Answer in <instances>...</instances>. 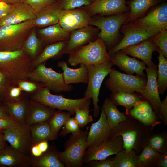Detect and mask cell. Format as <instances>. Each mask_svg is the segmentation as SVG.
<instances>
[{"label": "cell", "mask_w": 167, "mask_h": 167, "mask_svg": "<svg viewBox=\"0 0 167 167\" xmlns=\"http://www.w3.org/2000/svg\"><path fill=\"white\" fill-rule=\"evenodd\" d=\"M145 70L147 73V81L145 86L138 92L147 99L151 105L156 114L159 117V109L161 103L157 85V68L153 63Z\"/></svg>", "instance_id": "2e32d148"}, {"label": "cell", "mask_w": 167, "mask_h": 167, "mask_svg": "<svg viewBox=\"0 0 167 167\" xmlns=\"http://www.w3.org/2000/svg\"><path fill=\"white\" fill-rule=\"evenodd\" d=\"M0 118L14 120L10 115L5 104L1 101H0Z\"/></svg>", "instance_id": "db71d44e"}, {"label": "cell", "mask_w": 167, "mask_h": 167, "mask_svg": "<svg viewBox=\"0 0 167 167\" xmlns=\"http://www.w3.org/2000/svg\"><path fill=\"white\" fill-rule=\"evenodd\" d=\"M55 111L54 109L30 99L25 123L29 126L36 123L48 122Z\"/></svg>", "instance_id": "603a6c76"}, {"label": "cell", "mask_w": 167, "mask_h": 167, "mask_svg": "<svg viewBox=\"0 0 167 167\" xmlns=\"http://www.w3.org/2000/svg\"><path fill=\"white\" fill-rule=\"evenodd\" d=\"M67 41H58L46 45L36 58L32 61L31 70L48 60L61 57L63 55L62 51Z\"/></svg>", "instance_id": "83f0119b"}, {"label": "cell", "mask_w": 167, "mask_h": 167, "mask_svg": "<svg viewBox=\"0 0 167 167\" xmlns=\"http://www.w3.org/2000/svg\"><path fill=\"white\" fill-rule=\"evenodd\" d=\"M36 33L44 46L57 42L67 41L70 33L57 23L45 28L36 29Z\"/></svg>", "instance_id": "d4e9b609"}, {"label": "cell", "mask_w": 167, "mask_h": 167, "mask_svg": "<svg viewBox=\"0 0 167 167\" xmlns=\"http://www.w3.org/2000/svg\"><path fill=\"white\" fill-rule=\"evenodd\" d=\"M111 99L116 105L124 106L127 110L131 109L141 100L134 92H118L112 94Z\"/></svg>", "instance_id": "8d00e7d4"}, {"label": "cell", "mask_w": 167, "mask_h": 167, "mask_svg": "<svg viewBox=\"0 0 167 167\" xmlns=\"http://www.w3.org/2000/svg\"><path fill=\"white\" fill-rule=\"evenodd\" d=\"M92 165L95 167H114L113 161L105 160L92 161Z\"/></svg>", "instance_id": "11a10c76"}, {"label": "cell", "mask_w": 167, "mask_h": 167, "mask_svg": "<svg viewBox=\"0 0 167 167\" xmlns=\"http://www.w3.org/2000/svg\"><path fill=\"white\" fill-rule=\"evenodd\" d=\"M36 31V28L34 27L32 28L21 49L31 61L36 58L44 47L37 36Z\"/></svg>", "instance_id": "d6a6232c"}, {"label": "cell", "mask_w": 167, "mask_h": 167, "mask_svg": "<svg viewBox=\"0 0 167 167\" xmlns=\"http://www.w3.org/2000/svg\"><path fill=\"white\" fill-rule=\"evenodd\" d=\"M41 151L43 153L46 152L49 148L48 141H44L37 144Z\"/></svg>", "instance_id": "680465c9"}, {"label": "cell", "mask_w": 167, "mask_h": 167, "mask_svg": "<svg viewBox=\"0 0 167 167\" xmlns=\"http://www.w3.org/2000/svg\"><path fill=\"white\" fill-rule=\"evenodd\" d=\"M129 12L92 19L89 25L95 26L100 30L97 36L104 40L107 51L119 42L120 28L127 19Z\"/></svg>", "instance_id": "7a4b0ae2"}, {"label": "cell", "mask_w": 167, "mask_h": 167, "mask_svg": "<svg viewBox=\"0 0 167 167\" xmlns=\"http://www.w3.org/2000/svg\"><path fill=\"white\" fill-rule=\"evenodd\" d=\"M57 66L62 69L64 82L66 84L83 83L87 84L88 80L87 66L84 64H80L79 67L72 69L68 67L67 62H59Z\"/></svg>", "instance_id": "484cf974"}, {"label": "cell", "mask_w": 167, "mask_h": 167, "mask_svg": "<svg viewBox=\"0 0 167 167\" xmlns=\"http://www.w3.org/2000/svg\"><path fill=\"white\" fill-rule=\"evenodd\" d=\"M26 94L19 87L12 84L3 102L6 103L17 101L23 98Z\"/></svg>", "instance_id": "ee69618b"}, {"label": "cell", "mask_w": 167, "mask_h": 167, "mask_svg": "<svg viewBox=\"0 0 167 167\" xmlns=\"http://www.w3.org/2000/svg\"><path fill=\"white\" fill-rule=\"evenodd\" d=\"M93 0V2H94V1H95V0Z\"/></svg>", "instance_id": "6125c7cd"}, {"label": "cell", "mask_w": 167, "mask_h": 167, "mask_svg": "<svg viewBox=\"0 0 167 167\" xmlns=\"http://www.w3.org/2000/svg\"><path fill=\"white\" fill-rule=\"evenodd\" d=\"M110 56V61L113 65L118 66L120 70L127 74L136 73L138 76L146 77L144 71L146 67L142 61H139L135 58H132L121 50Z\"/></svg>", "instance_id": "d6986e66"}, {"label": "cell", "mask_w": 167, "mask_h": 167, "mask_svg": "<svg viewBox=\"0 0 167 167\" xmlns=\"http://www.w3.org/2000/svg\"><path fill=\"white\" fill-rule=\"evenodd\" d=\"M109 74V77L105 84L106 88L112 94L118 92H138L147 83L146 77L125 74L113 68H112Z\"/></svg>", "instance_id": "9c48e42d"}, {"label": "cell", "mask_w": 167, "mask_h": 167, "mask_svg": "<svg viewBox=\"0 0 167 167\" xmlns=\"http://www.w3.org/2000/svg\"><path fill=\"white\" fill-rule=\"evenodd\" d=\"M121 50L134 58L141 60L147 67H149L153 63L152 60L153 52H158L159 48L150 37L137 44L126 47Z\"/></svg>", "instance_id": "ffe728a7"}, {"label": "cell", "mask_w": 167, "mask_h": 167, "mask_svg": "<svg viewBox=\"0 0 167 167\" xmlns=\"http://www.w3.org/2000/svg\"><path fill=\"white\" fill-rule=\"evenodd\" d=\"M74 118L80 128H84L85 126L93 120L90 114L89 107L82 109H77Z\"/></svg>", "instance_id": "b9f144b4"}, {"label": "cell", "mask_w": 167, "mask_h": 167, "mask_svg": "<svg viewBox=\"0 0 167 167\" xmlns=\"http://www.w3.org/2000/svg\"><path fill=\"white\" fill-rule=\"evenodd\" d=\"M32 146L44 141H49L51 131L48 122H40L29 126Z\"/></svg>", "instance_id": "836d02e7"}, {"label": "cell", "mask_w": 167, "mask_h": 167, "mask_svg": "<svg viewBox=\"0 0 167 167\" xmlns=\"http://www.w3.org/2000/svg\"><path fill=\"white\" fill-rule=\"evenodd\" d=\"M116 155L113 160L114 167H142L137 156L132 150H122Z\"/></svg>", "instance_id": "d590c367"}, {"label": "cell", "mask_w": 167, "mask_h": 167, "mask_svg": "<svg viewBox=\"0 0 167 167\" xmlns=\"http://www.w3.org/2000/svg\"><path fill=\"white\" fill-rule=\"evenodd\" d=\"M63 126L62 130L59 134L61 137L65 136L69 133H71L73 135H76L79 134L81 131L73 117L69 118Z\"/></svg>", "instance_id": "7bdbcfd3"}, {"label": "cell", "mask_w": 167, "mask_h": 167, "mask_svg": "<svg viewBox=\"0 0 167 167\" xmlns=\"http://www.w3.org/2000/svg\"><path fill=\"white\" fill-rule=\"evenodd\" d=\"M30 152L32 156L35 157H39L43 153L39 149L37 144L32 146Z\"/></svg>", "instance_id": "6f0895ef"}, {"label": "cell", "mask_w": 167, "mask_h": 167, "mask_svg": "<svg viewBox=\"0 0 167 167\" xmlns=\"http://www.w3.org/2000/svg\"><path fill=\"white\" fill-rule=\"evenodd\" d=\"M8 4L14 5L18 3L24 2L26 0H1Z\"/></svg>", "instance_id": "94428289"}, {"label": "cell", "mask_w": 167, "mask_h": 167, "mask_svg": "<svg viewBox=\"0 0 167 167\" xmlns=\"http://www.w3.org/2000/svg\"><path fill=\"white\" fill-rule=\"evenodd\" d=\"M62 9H72L87 6L92 3V0H57Z\"/></svg>", "instance_id": "bcb514c9"}, {"label": "cell", "mask_w": 167, "mask_h": 167, "mask_svg": "<svg viewBox=\"0 0 167 167\" xmlns=\"http://www.w3.org/2000/svg\"><path fill=\"white\" fill-rule=\"evenodd\" d=\"M159 32L144 28H133L127 24H123L120 32L123 35L122 39L108 52L109 56L128 46L144 41Z\"/></svg>", "instance_id": "5bb4252c"}, {"label": "cell", "mask_w": 167, "mask_h": 167, "mask_svg": "<svg viewBox=\"0 0 167 167\" xmlns=\"http://www.w3.org/2000/svg\"><path fill=\"white\" fill-rule=\"evenodd\" d=\"M4 138L14 148L28 155L32 146L29 126L25 123L18 122L2 131Z\"/></svg>", "instance_id": "8fae6325"}, {"label": "cell", "mask_w": 167, "mask_h": 167, "mask_svg": "<svg viewBox=\"0 0 167 167\" xmlns=\"http://www.w3.org/2000/svg\"><path fill=\"white\" fill-rule=\"evenodd\" d=\"M157 84L159 94L163 95L167 87V60L159 49Z\"/></svg>", "instance_id": "74e56055"}, {"label": "cell", "mask_w": 167, "mask_h": 167, "mask_svg": "<svg viewBox=\"0 0 167 167\" xmlns=\"http://www.w3.org/2000/svg\"><path fill=\"white\" fill-rule=\"evenodd\" d=\"M31 61L21 49L0 52V71L12 80L28 79Z\"/></svg>", "instance_id": "277c9868"}, {"label": "cell", "mask_w": 167, "mask_h": 167, "mask_svg": "<svg viewBox=\"0 0 167 167\" xmlns=\"http://www.w3.org/2000/svg\"><path fill=\"white\" fill-rule=\"evenodd\" d=\"M160 154L149 145L137 156L138 160L142 167L148 166L156 161Z\"/></svg>", "instance_id": "ab89813d"}, {"label": "cell", "mask_w": 167, "mask_h": 167, "mask_svg": "<svg viewBox=\"0 0 167 167\" xmlns=\"http://www.w3.org/2000/svg\"><path fill=\"white\" fill-rule=\"evenodd\" d=\"M18 122L14 120L0 118V131L11 127Z\"/></svg>", "instance_id": "f5cc1de1"}, {"label": "cell", "mask_w": 167, "mask_h": 167, "mask_svg": "<svg viewBox=\"0 0 167 167\" xmlns=\"http://www.w3.org/2000/svg\"><path fill=\"white\" fill-rule=\"evenodd\" d=\"M157 165L161 167H167V153L165 152L160 155L156 161Z\"/></svg>", "instance_id": "9f6ffc18"}, {"label": "cell", "mask_w": 167, "mask_h": 167, "mask_svg": "<svg viewBox=\"0 0 167 167\" xmlns=\"http://www.w3.org/2000/svg\"><path fill=\"white\" fill-rule=\"evenodd\" d=\"M166 0H129L126 5L129 9L128 17L124 24L133 21L143 16L151 7Z\"/></svg>", "instance_id": "4316f807"}, {"label": "cell", "mask_w": 167, "mask_h": 167, "mask_svg": "<svg viewBox=\"0 0 167 167\" xmlns=\"http://www.w3.org/2000/svg\"><path fill=\"white\" fill-rule=\"evenodd\" d=\"M164 140L161 136H156L150 140L149 145L157 152L160 151L163 146Z\"/></svg>", "instance_id": "681fc988"}, {"label": "cell", "mask_w": 167, "mask_h": 167, "mask_svg": "<svg viewBox=\"0 0 167 167\" xmlns=\"http://www.w3.org/2000/svg\"><path fill=\"white\" fill-rule=\"evenodd\" d=\"M105 42L101 38L91 41L70 54L67 63L72 66L80 64L96 65L110 62Z\"/></svg>", "instance_id": "6da1fadb"}, {"label": "cell", "mask_w": 167, "mask_h": 167, "mask_svg": "<svg viewBox=\"0 0 167 167\" xmlns=\"http://www.w3.org/2000/svg\"><path fill=\"white\" fill-rule=\"evenodd\" d=\"M130 115L144 124L149 125L156 121V114L148 101H141L130 110Z\"/></svg>", "instance_id": "f546056e"}, {"label": "cell", "mask_w": 167, "mask_h": 167, "mask_svg": "<svg viewBox=\"0 0 167 167\" xmlns=\"http://www.w3.org/2000/svg\"><path fill=\"white\" fill-rule=\"evenodd\" d=\"M12 79L5 74L0 71V101L3 102L11 86Z\"/></svg>", "instance_id": "7dc6e473"}, {"label": "cell", "mask_w": 167, "mask_h": 167, "mask_svg": "<svg viewBox=\"0 0 167 167\" xmlns=\"http://www.w3.org/2000/svg\"><path fill=\"white\" fill-rule=\"evenodd\" d=\"M98 120L92 123L87 139V148L95 147L110 137L113 130L110 127L104 112L101 109Z\"/></svg>", "instance_id": "ac0fdd59"}, {"label": "cell", "mask_w": 167, "mask_h": 167, "mask_svg": "<svg viewBox=\"0 0 167 167\" xmlns=\"http://www.w3.org/2000/svg\"><path fill=\"white\" fill-rule=\"evenodd\" d=\"M113 65L110 62L96 65H87L88 80L84 97L92 99L93 105V115L97 117L100 112L98 105L100 90L104 79L108 75Z\"/></svg>", "instance_id": "ba28073f"}, {"label": "cell", "mask_w": 167, "mask_h": 167, "mask_svg": "<svg viewBox=\"0 0 167 167\" xmlns=\"http://www.w3.org/2000/svg\"><path fill=\"white\" fill-rule=\"evenodd\" d=\"M36 18V13L30 6L25 2L18 3L14 4L12 10L0 20V26L33 20Z\"/></svg>", "instance_id": "44dd1931"}, {"label": "cell", "mask_w": 167, "mask_h": 167, "mask_svg": "<svg viewBox=\"0 0 167 167\" xmlns=\"http://www.w3.org/2000/svg\"><path fill=\"white\" fill-rule=\"evenodd\" d=\"M31 157L6 145L0 150V167L30 166Z\"/></svg>", "instance_id": "7402d4cb"}, {"label": "cell", "mask_w": 167, "mask_h": 167, "mask_svg": "<svg viewBox=\"0 0 167 167\" xmlns=\"http://www.w3.org/2000/svg\"><path fill=\"white\" fill-rule=\"evenodd\" d=\"M92 16L83 6L61 11L58 23L66 31H73L89 25Z\"/></svg>", "instance_id": "7c38bea8"}, {"label": "cell", "mask_w": 167, "mask_h": 167, "mask_svg": "<svg viewBox=\"0 0 167 167\" xmlns=\"http://www.w3.org/2000/svg\"><path fill=\"white\" fill-rule=\"evenodd\" d=\"M137 132L135 131H130L118 134L122 137L123 147L124 150L128 151L132 150L136 139Z\"/></svg>", "instance_id": "f6af8a7d"}, {"label": "cell", "mask_w": 167, "mask_h": 167, "mask_svg": "<svg viewBox=\"0 0 167 167\" xmlns=\"http://www.w3.org/2000/svg\"><path fill=\"white\" fill-rule=\"evenodd\" d=\"M159 51L167 57V29H164L151 37Z\"/></svg>", "instance_id": "60d3db41"}, {"label": "cell", "mask_w": 167, "mask_h": 167, "mask_svg": "<svg viewBox=\"0 0 167 167\" xmlns=\"http://www.w3.org/2000/svg\"><path fill=\"white\" fill-rule=\"evenodd\" d=\"M62 10L57 1L42 9L36 13V18L33 20L34 27L42 28L58 23Z\"/></svg>", "instance_id": "cb8c5ba5"}, {"label": "cell", "mask_w": 167, "mask_h": 167, "mask_svg": "<svg viewBox=\"0 0 167 167\" xmlns=\"http://www.w3.org/2000/svg\"><path fill=\"white\" fill-rule=\"evenodd\" d=\"M57 1V0H26L24 2L30 6L36 13Z\"/></svg>", "instance_id": "c3c4849f"}, {"label": "cell", "mask_w": 167, "mask_h": 167, "mask_svg": "<svg viewBox=\"0 0 167 167\" xmlns=\"http://www.w3.org/2000/svg\"><path fill=\"white\" fill-rule=\"evenodd\" d=\"M30 99L43 105L60 110H66L75 115L77 109L89 107L91 99L84 97L77 99L66 98L61 95L53 94L47 88L44 87L35 93L29 96Z\"/></svg>", "instance_id": "3957f363"}, {"label": "cell", "mask_w": 167, "mask_h": 167, "mask_svg": "<svg viewBox=\"0 0 167 167\" xmlns=\"http://www.w3.org/2000/svg\"><path fill=\"white\" fill-rule=\"evenodd\" d=\"M13 5L0 0V20L5 17L12 9Z\"/></svg>", "instance_id": "816d5d0a"}, {"label": "cell", "mask_w": 167, "mask_h": 167, "mask_svg": "<svg viewBox=\"0 0 167 167\" xmlns=\"http://www.w3.org/2000/svg\"><path fill=\"white\" fill-rule=\"evenodd\" d=\"M102 109L105 114L108 124L112 130L115 129L121 122L125 121L126 117L118 109L117 105L110 98L104 101Z\"/></svg>", "instance_id": "1f68e13d"}, {"label": "cell", "mask_w": 167, "mask_h": 167, "mask_svg": "<svg viewBox=\"0 0 167 167\" xmlns=\"http://www.w3.org/2000/svg\"><path fill=\"white\" fill-rule=\"evenodd\" d=\"M159 117L166 124L167 122V96L161 102L159 109Z\"/></svg>", "instance_id": "f907efd6"}, {"label": "cell", "mask_w": 167, "mask_h": 167, "mask_svg": "<svg viewBox=\"0 0 167 167\" xmlns=\"http://www.w3.org/2000/svg\"><path fill=\"white\" fill-rule=\"evenodd\" d=\"M58 151L54 146H50L40 156H32L30 166L32 167H64L59 158Z\"/></svg>", "instance_id": "f1b7e54d"}, {"label": "cell", "mask_w": 167, "mask_h": 167, "mask_svg": "<svg viewBox=\"0 0 167 167\" xmlns=\"http://www.w3.org/2000/svg\"><path fill=\"white\" fill-rule=\"evenodd\" d=\"M26 94L23 98L16 101L4 103L12 119L19 122L25 123L27 116L30 99Z\"/></svg>", "instance_id": "4dcf8cb0"}, {"label": "cell", "mask_w": 167, "mask_h": 167, "mask_svg": "<svg viewBox=\"0 0 167 167\" xmlns=\"http://www.w3.org/2000/svg\"><path fill=\"white\" fill-rule=\"evenodd\" d=\"M126 0H95L90 5L83 7L92 16L98 15L108 16L128 12Z\"/></svg>", "instance_id": "9a60e30c"}, {"label": "cell", "mask_w": 167, "mask_h": 167, "mask_svg": "<svg viewBox=\"0 0 167 167\" xmlns=\"http://www.w3.org/2000/svg\"><path fill=\"white\" fill-rule=\"evenodd\" d=\"M127 24L133 28L158 32L167 29V2L152 7L143 16Z\"/></svg>", "instance_id": "30bf717a"}, {"label": "cell", "mask_w": 167, "mask_h": 167, "mask_svg": "<svg viewBox=\"0 0 167 167\" xmlns=\"http://www.w3.org/2000/svg\"><path fill=\"white\" fill-rule=\"evenodd\" d=\"M100 30L97 27L89 25L71 32L62 51V54H69L89 43L97 36Z\"/></svg>", "instance_id": "e0dca14e"}, {"label": "cell", "mask_w": 167, "mask_h": 167, "mask_svg": "<svg viewBox=\"0 0 167 167\" xmlns=\"http://www.w3.org/2000/svg\"><path fill=\"white\" fill-rule=\"evenodd\" d=\"M12 82L13 84L19 87L22 91L29 96L45 87L43 83L32 81L28 79L13 80Z\"/></svg>", "instance_id": "f35d334b"}, {"label": "cell", "mask_w": 167, "mask_h": 167, "mask_svg": "<svg viewBox=\"0 0 167 167\" xmlns=\"http://www.w3.org/2000/svg\"><path fill=\"white\" fill-rule=\"evenodd\" d=\"M43 63L31 69L29 72L28 79L44 84L50 91L55 92H69L73 87L65 84L62 73H58L51 68H48Z\"/></svg>", "instance_id": "52a82bcc"}, {"label": "cell", "mask_w": 167, "mask_h": 167, "mask_svg": "<svg viewBox=\"0 0 167 167\" xmlns=\"http://www.w3.org/2000/svg\"><path fill=\"white\" fill-rule=\"evenodd\" d=\"M87 129L81 131L75 136L71 135L64 145V150L58 151L60 161L67 167H79L83 164L84 158L87 148Z\"/></svg>", "instance_id": "8992f818"}, {"label": "cell", "mask_w": 167, "mask_h": 167, "mask_svg": "<svg viewBox=\"0 0 167 167\" xmlns=\"http://www.w3.org/2000/svg\"><path fill=\"white\" fill-rule=\"evenodd\" d=\"M122 147L120 135L109 137L98 145L87 148L83 163L105 160L109 156L116 155L122 150Z\"/></svg>", "instance_id": "4fadbf2b"}, {"label": "cell", "mask_w": 167, "mask_h": 167, "mask_svg": "<svg viewBox=\"0 0 167 167\" xmlns=\"http://www.w3.org/2000/svg\"><path fill=\"white\" fill-rule=\"evenodd\" d=\"M62 111H55L48 121L51 131L49 140L57 138L60 129L70 117L71 114L70 112Z\"/></svg>", "instance_id": "e575fe53"}, {"label": "cell", "mask_w": 167, "mask_h": 167, "mask_svg": "<svg viewBox=\"0 0 167 167\" xmlns=\"http://www.w3.org/2000/svg\"><path fill=\"white\" fill-rule=\"evenodd\" d=\"M34 27L33 20L0 26V52L21 49Z\"/></svg>", "instance_id": "5b68a950"}, {"label": "cell", "mask_w": 167, "mask_h": 167, "mask_svg": "<svg viewBox=\"0 0 167 167\" xmlns=\"http://www.w3.org/2000/svg\"><path fill=\"white\" fill-rule=\"evenodd\" d=\"M6 141L4 138V135L2 131H0V150L6 146Z\"/></svg>", "instance_id": "91938a15"}]
</instances>
